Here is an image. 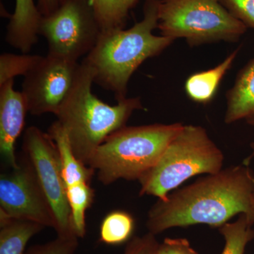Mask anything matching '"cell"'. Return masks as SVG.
<instances>
[{
  "mask_svg": "<svg viewBox=\"0 0 254 254\" xmlns=\"http://www.w3.org/2000/svg\"><path fill=\"white\" fill-rule=\"evenodd\" d=\"M254 175L248 166L222 169L158 199L148 212L146 227L155 235L198 224L219 228L243 213L254 225Z\"/></svg>",
  "mask_w": 254,
  "mask_h": 254,
  "instance_id": "6da1fadb",
  "label": "cell"
},
{
  "mask_svg": "<svg viewBox=\"0 0 254 254\" xmlns=\"http://www.w3.org/2000/svg\"><path fill=\"white\" fill-rule=\"evenodd\" d=\"M159 0H145L143 17L132 27L102 32L81 63L91 68L94 83L113 92L117 102L127 98L132 75L145 60L158 56L174 40L153 34L158 24Z\"/></svg>",
  "mask_w": 254,
  "mask_h": 254,
  "instance_id": "7a4b0ae2",
  "label": "cell"
},
{
  "mask_svg": "<svg viewBox=\"0 0 254 254\" xmlns=\"http://www.w3.org/2000/svg\"><path fill=\"white\" fill-rule=\"evenodd\" d=\"M93 83L91 68L80 63L72 88L55 115L76 158L86 165L107 137L127 126L135 111L144 110L139 97L107 104L93 94Z\"/></svg>",
  "mask_w": 254,
  "mask_h": 254,
  "instance_id": "3957f363",
  "label": "cell"
},
{
  "mask_svg": "<svg viewBox=\"0 0 254 254\" xmlns=\"http://www.w3.org/2000/svg\"><path fill=\"white\" fill-rule=\"evenodd\" d=\"M183 127L182 123L124 127L105 138L88 166L106 186L120 180L139 181Z\"/></svg>",
  "mask_w": 254,
  "mask_h": 254,
  "instance_id": "277c9868",
  "label": "cell"
},
{
  "mask_svg": "<svg viewBox=\"0 0 254 254\" xmlns=\"http://www.w3.org/2000/svg\"><path fill=\"white\" fill-rule=\"evenodd\" d=\"M224 155L203 127L185 125L149 171L140 179V195L165 200L172 190L195 175L222 170Z\"/></svg>",
  "mask_w": 254,
  "mask_h": 254,
  "instance_id": "5b68a950",
  "label": "cell"
},
{
  "mask_svg": "<svg viewBox=\"0 0 254 254\" xmlns=\"http://www.w3.org/2000/svg\"><path fill=\"white\" fill-rule=\"evenodd\" d=\"M158 28L161 36L183 38L190 46L237 41L247 30L220 0H159Z\"/></svg>",
  "mask_w": 254,
  "mask_h": 254,
  "instance_id": "8992f818",
  "label": "cell"
},
{
  "mask_svg": "<svg viewBox=\"0 0 254 254\" xmlns=\"http://www.w3.org/2000/svg\"><path fill=\"white\" fill-rule=\"evenodd\" d=\"M101 33L87 0H64L53 12L43 16L39 28L48 55L74 63L93 49Z\"/></svg>",
  "mask_w": 254,
  "mask_h": 254,
  "instance_id": "52a82bcc",
  "label": "cell"
},
{
  "mask_svg": "<svg viewBox=\"0 0 254 254\" xmlns=\"http://www.w3.org/2000/svg\"><path fill=\"white\" fill-rule=\"evenodd\" d=\"M23 150L53 208L56 218L57 236L75 235L59 152L55 141L48 132L38 127H29L23 134Z\"/></svg>",
  "mask_w": 254,
  "mask_h": 254,
  "instance_id": "ba28073f",
  "label": "cell"
},
{
  "mask_svg": "<svg viewBox=\"0 0 254 254\" xmlns=\"http://www.w3.org/2000/svg\"><path fill=\"white\" fill-rule=\"evenodd\" d=\"M0 213L9 218L56 229V218L29 159L24 153L18 166L0 176Z\"/></svg>",
  "mask_w": 254,
  "mask_h": 254,
  "instance_id": "9c48e42d",
  "label": "cell"
},
{
  "mask_svg": "<svg viewBox=\"0 0 254 254\" xmlns=\"http://www.w3.org/2000/svg\"><path fill=\"white\" fill-rule=\"evenodd\" d=\"M80 63L47 54L24 76L22 92L28 113L55 114L72 88Z\"/></svg>",
  "mask_w": 254,
  "mask_h": 254,
  "instance_id": "30bf717a",
  "label": "cell"
},
{
  "mask_svg": "<svg viewBox=\"0 0 254 254\" xmlns=\"http://www.w3.org/2000/svg\"><path fill=\"white\" fill-rule=\"evenodd\" d=\"M28 105L22 92L16 91L14 80L0 86V154L9 168L18 166L15 145L24 128Z\"/></svg>",
  "mask_w": 254,
  "mask_h": 254,
  "instance_id": "8fae6325",
  "label": "cell"
},
{
  "mask_svg": "<svg viewBox=\"0 0 254 254\" xmlns=\"http://www.w3.org/2000/svg\"><path fill=\"white\" fill-rule=\"evenodd\" d=\"M43 17L34 0H15V8L6 27L9 46L28 53L38 42Z\"/></svg>",
  "mask_w": 254,
  "mask_h": 254,
  "instance_id": "7c38bea8",
  "label": "cell"
},
{
  "mask_svg": "<svg viewBox=\"0 0 254 254\" xmlns=\"http://www.w3.org/2000/svg\"><path fill=\"white\" fill-rule=\"evenodd\" d=\"M226 98L225 124L254 118V58L240 70Z\"/></svg>",
  "mask_w": 254,
  "mask_h": 254,
  "instance_id": "4fadbf2b",
  "label": "cell"
},
{
  "mask_svg": "<svg viewBox=\"0 0 254 254\" xmlns=\"http://www.w3.org/2000/svg\"><path fill=\"white\" fill-rule=\"evenodd\" d=\"M240 48L232 52L221 63L205 71L190 75L185 83V93L192 101L208 104L216 95L220 83L231 68Z\"/></svg>",
  "mask_w": 254,
  "mask_h": 254,
  "instance_id": "5bb4252c",
  "label": "cell"
},
{
  "mask_svg": "<svg viewBox=\"0 0 254 254\" xmlns=\"http://www.w3.org/2000/svg\"><path fill=\"white\" fill-rule=\"evenodd\" d=\"M48 133L55 141L59 152L64 181L66 188L83 182L91 183L95 174L94 170L76 158L67 136L59 123L55 121L53 123Z\"/></svg>",
  "mask_w": 254,
  "mask_h": 254,
  "instance_id": "9a60e30c",
  "label": "cell"
},
{
  "mask_svg": "<svg viewBox=\"0 0 254 254\" xmlns=\"http://www.w3.org/2000/svg\"><path fill=\"white\" fill-rule=\"evenodd\" d=\"M45 227L0 213V254H24L30 240Z\"/></svg>",
  "mask_w": 254,
  "mask_h": 254,
  "instance_id": "2e32d148",
  "label": "cell"
},
{
  "mask_svg": "<svg viewBox=\"0 0 254 254\" xmlns=\"http://www.w3.org/2000/svg\"><path fill=\"white\" fill-rule=\"evenodd\" d=\"M102 32L124 28L131 10L140 0H87Z\"/></svg>",
  "mask_w": 254,
  "mask_h": 254,
  "instance_id": "e0dca14e",
  "label": "cell"
},
{
  "mask_svg": "<svg viewBox=\"0 0 254 254\" xmlns=\"http://www.w3.org/2000/svg\"><path fill=\"white\" fill-rule=\"evenodd\" d=\"M66 195L73 234L78 239L83 238L86 234V212L93 203L95 190L91 183L83 182L67 187Z\"/></svg>",
  "mask_w": 254,
  "mask_h": 254,
  "instance_id": "ac0fdd59",
  "label": "cell"
},
{
  "mask_svg": "<svg viewBox=\"0 0 254 254\" xmlns=\"http://www.w3.org/2000/svg\"><path fill=\"white\" fill-rule=\"evenodd\" d=\"M134 219L123 210H115L105 217L100 227V242L107 245H123L134 230Z\"/></svg>",
  "mask_w": 254,
  "mask_h": 254,
  "instance_id": "d6986e66",
  "label": "cell"
},
{
  "mask_svg": "<svg viewBox=\"0 0 254 254\" xmlns=\"http://www.w3.org/2000/svg\"><path fill=\"white\" fill-rule=\"evenodd\" d=\"M253 224L246 214H240L234 222H227L219 227L225 241L221 254H245L246 247L254 240Z\"/></svg>",
  "mask_w": 254,
  "mask_h": 254,
  "instance_id": "ffe728a7",
  "label": "cell"
},
{
  "mask_svg": "<svg viewBox=\"0 0 254 254\" xmlns=\"http://www.w3.org/2000/svg\"><path fill=\"white\" fill-rule=\"evenodd\" d=\"M43 56L37 55H21L3 53L0 56V86L18 76L24 77L36 66Z\"/></svg>",
  "mask_w": 254,
  "mask_h": 254,
  "instance_id": "44dd1931",
  "label": "cell"
},
{
  "mask_svg": "<svg viewBox=\"0 0 254 254\" xmlns=\"http://www.w3.org/2000/svg\"><path fill=\"white\" fill-rule=\"evenodd\" d=\"M78 247V238L75 235L57 236L55 240L30 247L24 254H75Z\"/></svg>",
  "mask_w": 254,
  "mask_h": 254,
  "instance_id": "7402d4cb",
  "label": "cell"
},
{
  "mask_svg": "<svg viewBox=\"0 0 254 254\" xmlns=\"http://www.w3.org/2000/svg\"><path fill=\"white\" fill-rule=\"evenodd\" d=\"M232 15L254 31V0H220Z\"/></svg>",
  "mask_w": 254,
  "mask_h": 254,
  "instance_id": "603a6c76",
  "label": "cell"
},
{
  "mask_svg": "<svg viewBox=\"0 0 254 254\" xmlns=\"http://www.w3.org/2000/svg\"><path fill=\"white\" fill-rule=\"evenodd\" d=\"M159 244L155 235L148 232L143 236L133 237L123 254H154Z\"/></svg>",
  "mask_w": 254,
  "mask_h": 254,
  "instance_id": "cb8c5ba5",
  "label": "cell"
},
{
  "mask_svg": "<svg viewBox=\"0 0 254 254\" xmlns=\"http://www.w3.org/2000/svg\"><path fill=\"white\" fill-rule=\"evenodd\" d=\"M154 254H198L185 238H166L159 244Z\"/></svg>",
  "mask_w": 254,
  "mask_h": 254,
  "instance_id": "d4e9b609",
  "label": "cell"
},
{
  "mask_svg": "<svg viewBox=\"0 0 254 254\" xmlns=\"http://www.w3.org/2000/svg\"><path fill=\"white\" fill-rule=\"evenodd\" d=\"M38 6L41 14L47 16L51 14L59 6L58 0H38Z\"/></svg>",
  "mask_w": 254,
  "mask_h": 254,
  "instance_id": "484cf974",
  "label": "cell"
},
{
  "mask_svg": "<svg viewBox=\"0 0 254 254\" xmlns=\"http://www.w3.org/2000/svg\"><path fill=\"white\" fill-rule=\"evenodd\" d=\"M246 122H247L248 125H252V126H254V118L250 119V120H247Z\"/></svg>",
  "mask_w": 254,
  "mask_h": 254,
  "instance_id": "4316f807",
  "label": "cell"
},
{
  "mask_svg": "<svg viewBox=\"0 0 254 254\" xmlns=\"http://www.w3.org/2000/svg\"><path fill=\"white\" fill-rule=\"evenodd\" d=\"M253 222L254 224V217H253Z\"/></svg>",
  "mask_w": 254,
  "mask_h": 254,
  "instance_id": "83f0119b",
  "label": "cell"
},
{
  "mask_svg": "<svg viewBox=\"0 0 254 254\" xmlns=\"http://www.w3.org/2000/svg\"><path fill=\"white\" fill-rule=\"evenodd\" d=\"M64 1V0H58V2H59V4L60 2H62V1Z\"/></svg>",
  "mask_w": 254,
  "mask_h": 254,
  "instance_id": "f1b7e54d",
  "label": "cell"
}]
</instances>
